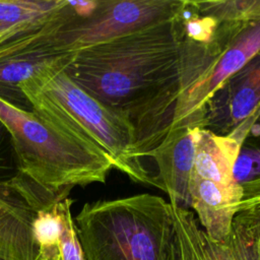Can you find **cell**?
I'll return each instance as SVG.
<instances>
[{"mask_svg": "<svg viewBox=\"0 0 260 260\" xmlns=\"http://www.w3.org/2000/svg\"><path fill=\"white\" fill-rule=\"evenodd\" d=\"M190 208L205 233L215 241H223L230 234L232 223L239 212L243 198L242 184L225 187L192 174L190 185Z\"/></svg>", "mask_w": 260, "mask_h": 260, "instance_id": "7c38bea8", "label": "cell"}, {"mask_svg": "<svg viewBox=\"0 0 260 260\" xmlns=\"http://www.w3.org/2000/svg\"><path fill=\"white\" fill-rule=\"evenodd\" d=\"M178 39L180 85L171 128H201L212 94L260 51V20L219 22L203 43Z\"/></svg>", "mask_w": 260, "mask_h": 260, "instance_id": "5b68a950", "label": "cell"}, {"mask_svg": "<svg viewBox=\"0 0 260 260\" xmlns=\"http://www.w3.org/2000/svg\"><path fill=\"white\" fill-rule=\"evenodd\" d=\"M0 121L10 134L20 174L54 195L67 196L75 186L105 183L114 169L102 149L61 132L32 111L1 98Z\"/></svg>", "mask_w": 260, "mask_h": 260, "instance_id": "277c9868", "label": "cell"}, {"mask_svg": "<svg viewBox=\"0 0 260 260\" xmlns=\"http://www.w3.org/2000/svg\"><path fill=\"white\" fill-rule=\"evenodd\" d=\"M0 260H5V259H2V258H0Z\"/></svg>", "mask_w": 260, "mask_h": 260, "instance_id": "44dd1931", "label": "cell"}, {"mask_svg": "<svg viewBox=\"0 0 260 260\" xmlns=\"http://www.w3.org/2000/svg\"><path fill=\"white\" fill-rule=\"evenodd\" d=\"M179 60L172 19L71 52L64 69L86 92L130 121L145 158L172 126Z\"/></svg>", "mask_w": 260, "mask_h": 260, "instance_id": "6da1fadb", "label": "cell"}, {"mask_svg": "<svg viewBox=\"0 0 260 260\" xmlns=\"http://www.w3.org/2000/svg\"><path fill=\"white\" fill-rule=\"evenodd\" d=\"M246 211L251 218L253 228V241H254V253L255 260H260V207L251 208Z\"/></svg>", "mask_w": 260, "mask_h": 260, "instance_id": "ffe728a7", "label": "cell"}, {"mask_svg": "<svg viewBox=\"0 0 260 260\" xmlns=\"http://www.w3.org/2000/svg\"><path fill=\"white\" fill-rule=\"evenodd\" d=\"M243 198L240 204V211L260 207V175L242 184Z\"/></svg>", "mask_w": 260, "mask_h": 260, "instance_id": "d6986e66", "label": "cell"}, {"mask_svg": "<svg viewBox=\"0 0 260 260\" xmlns=\"http://www.w3.org/2000/svg\"><path fill=\"white\" fill-rule=\"evenodd\" d=\"M65 0H0V45L47 22Z\"/></svg>", "mask_w": 260, "mask_h": 260, "instance_id": "5bb4252c", "label": "cell"}, {"mask_svg": "<svg viewBox=\"0 0 260 260\" xmlns=\"http://www.w3.org/2000/svg\"><path fill=\"white\" fill-rule=\"evenodd\" d=\"M74 222L85 260H175L171 205L162 197L86 203Z\"/></svg>", "mask_w": 260, "mask_h": 260, "instance_id": "3957f363", "label": "cell"}, {"mask_svg": "<svg viewBox=\"0 0 260 260\" xmlns=\"http://www.w3.org/2000/svg\"><path fill=\"white\" fill-rule=\"evenodd\" d=\"M156 164L155 179L170 203L190 208L189 185L194 170L193 129L171 128L165 138L148 153Z\"/></svg>", "mask_w": 260, "mask_h": 260, "instance_id": "8fae6325", "label": "cell"}, {"mask_svg": "<svg viewBox=\"0 0 260 260\" xmlns=\"http://www.w3.org/2000/svg\"><path fill=\"white\" fill-rule=\"evenodd\" d=\"M72 16L69 2L47 22L0 45V98L23 110L31 111L19 84L35 74L63 61L71 52L58 51L51 38Z\"/></svg>", "mask_w": 260, "mask_h": 260, "instance_id": "52a82bcc", "label": "cell"}, {"mask_svg": "<svg viewBox=\"0 0 260 260\" xmlns=\"http://www.w3.org/2000/svg\"><path fill=\"white\" fill-rule=\"evenodd\" d=\"M71 204L65 208L63 215V228L59 245V257L57 260H85L78 239L74 219L71 214Z\"/></svg>", "mask_w": 260, "mask_h": 260, "instance_id": "e0dca14e", "label": "cell"}, {"mask_svg": "<svg viewBox=\"0 0 260 260\" xmlns=\"http://www.w3.org/2000/svg\"><path fill=\"white\" fill-rule=\"evenodd\" d=\"M260 107V51L226 79L205 106L201 128L225 136Z\"/></svg>", "mask_w": 260, "mask_h": 260, "instance_id": "30bf717a", "label": "cell"}, {"mask_svg": "<svg viewBox=\"0 0 260 260\" xmlns=\"http://www.w3.org/2000/svg\"><path fill=\"white\" fill-rule=\"evenodd\" d=\"M202 14L219 22H252L260 20V0L192 1Z\"/></svg>", "mask_w": 260, "mask_h": 260, "instance_id": "2e32d148", "label": "cell"}, {"mask_svg": "<svg viewBox=\"0 0 260 260\" xmlns=\"http://www.w3.org/2000/svg\"><path fill=\"white\" fill-rule=\"evenodd\" d=\"M20 176L10 134L0 121V182H10Z\"/></svg>", "mask_w": 260, "mask_h": 260, "instance_id": "ac0fdd59", "label": "cell"}, {"mask_svg": "<svg viewBox=\"0 0 260 260\" xmlns=\"http://www.w3.org/2000/svg\"><path fill=\"white\" fill-rule=\"evenodd\" d=\"M66 197L54 195L23 176L0 182V258L37 260L39 252L32 234L37 212Z\"/></svg>", "mask_w": 260, "mask_h": 260, "instance_id": "ba28073f", "label": "cell"}, {"mask_svg": "<svg viewBox=\"0 0 260 260\" xmlns=\"http://www.w3.org/2000/svg\"><path fill=\"white\" fill-rule=\"evenodd\" d=\"M70 54L19 84L31 111L61 132L102 149L114 169L132 181L158 187L155 176L145 167L130 121L94 99L66 73L64 63Z\"/></svg>", "mask_w": 260, "mask_h": 260, "instance_id": "7a4b0ae2", "label": "cell"}, {"mask_svg": "<svg viewBox=\"0 0 260 260\" xmlns=\"http://www.w3.org/2000/svg\"><path fill=\"white\" fill-rule=\"evenodd\" d=\"M170 205L175 260H255L252 221L246 211L237 213L223 241H215L201 228L193 211Z\"/></svg>", "mask_w": 260, "mask_h": 260, "instance_id": "9c48e42d", "label": "cell"}, {"mask_svg": "<svg viewBox=\"0 0 260 260\" xmlns=\"http://www.w3.org/2000/svg\"><path fill=\"white\" fill-rule=\"evenodd\" d=\"M72 200L68 197L37 212L32 223V234L38 246L37 260H57L63 228L65 208Z\"/></svg>", "mask_w": 260, "mask_h": 260, "instance_id": "9a60e30c", "label": "cell"}, {"mask_svg": "<svg viewBox=\"0 0 260 260\" xmlns=\"http://www.w3.org/2000/svg\"><path fill=\"white\" fill-rule=\"evenodd\" d=\"M184 0H100L85 18L65 22L51 38L61 52H74L105 43L148 25L172 20Z\"/></svg>", "mask_w": 260, "mask_h": 260, "instance_id": "8992f818", "label": "cell"}, {"mask_svg": "<svg viewBox=\"0 0 260 260\" xmlns=\"http://www.w3.org/2000/svg\"><path fill=\"white\" fill-rule=\"evenodd\" d=\"M193 173L205 180L230 187L239 183L234 178V168L242 145L230 135H216L204 128L193 129Z\"/></svg>", "mask_w": 260, "mask_h": 260, "instance_id": "4fadbf2b", "label": "cell"}]
</instances>
